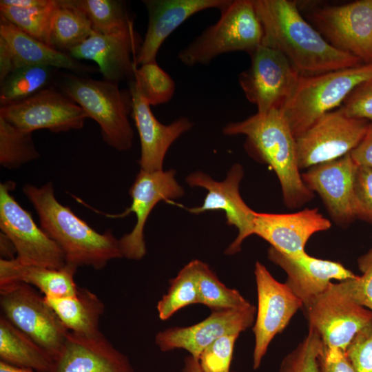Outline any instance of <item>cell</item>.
<instances>
[{
  "label": "cell",
  "instance_id": "obj_1",
  "mask_svg": "<svg viewBox=\"0 0 372 372\" xmlns=\"http://www.w3.org/2000/svg\"><path fill=\"white\" fill-rule=\"evenodd\" d=\"M262 28V45L282 54L302 76L356 67L355 56L340 51L301 15L296 2L253 0Z\"/></svg>",
  "mask_w": 372,
  "mask_h": 372
},
{
  "label": "cell",
  "instance_id": "obj_2",
  "mask_svg": "<svg viewBox=\"0 0 372 372\" xmlns=\"http://www.w3.org/2000/svg\"><path fill=\"white\" fill-rule=\"evenodd\" d=\"M23 192L36 210L41 228L63 252L66 264L100 270L109 261L123 258L118 240L112 231L97 232L61 204L52 182L41 187L26 184Z\"/></svg>",
  "mask_w": 372,
  "mask_h": 372
},
{
  "label": "cell",
  "instance_id": "obj_3",
  "mask_svg": "<svg viewBox=\"0 0 372 372\" xmlns=\"http://www.w3.org/2000/svg\"><path fill=\"white\" fill-rule=\"evenodd\" d=\"M223 132L246 136L247 152L275 172L287 207H299L313 198V192L302 180L296 138L280 109L257 112L243 121L229 123Z\"/></svg>",
  "mask_w": 372,
  "mask_h": 372
},
{
  "label": "cell",
  "instance_id": "obj_4",
  "mask_svg": "<svg viewBox=\"0 0 372 372\" xmlns=\"http://www.w3.org/2000/svg\"><path fill=\"white\" fill-rule=\"evenodd\" d=\"M54 83L58 89L77 103L99 125L103 140L118 151L132 146L134 131L128 116L132 113L130 91L112 81L59 72Z\"/></svg>",
  "mask_w": 372,
  "mask_h": 372
},
{
  "label": "cell",
  "instance_id": "obj_5",
  "mask_svg": "<svg viewBox=\"0 0 372 372\" xmlns=\"http://www.w3.org/2000/svg\"><path fill=\"white\" fill-rule=\"evenodd\" d=\"M372 78V64L300 76L289 99L280 109L295 138L320 117L340 107L361 83Z\"/></svg>",
  "mask_w": 372,
  "mask_h": 372
},
{
  "label": "cell",
  "instance_id": "obj_6",
  "mask_svg": "<svg viewBox=\"0 0 372 372\" xmlns=\"http://www.w3.org/2000/svg\"><path fill=\"white\" fill-rule=\"evenodd\" d=\"M262 28L253 0H235L220 10V17L178 55L185 65H207L216 56L234 51L249 54L262 43Z\"/></svg>",
  "mask_w": 372,
  "mask_h": 372
},
{
  "label": "cell",
  "instance_id": "obj_7",
  "mask_svg": "<svg viewBox=\"0 0 372 372\" xmlns=\"http://www.w3.org/2000/svg\"><path fill=\"white\" fill-rule=\"evenodd\" d=\"M0 306L8 320L56 359L69 331L44 296L25 283L6 284L0 285Z\"/></svg>",
  "mask_w": 372,
  "mask_h": 372
},
{
  "label": "cell",
  "instance_id": "obj_8",
  "mask_svg": "<svg viewBox=\"0 0 372 372\" xmlns=\"http://www.w3.org/2000/svg\"><path fill=\"white\" fill-rule=\"evenodd\" d=\"M15 183L0 184V228L13 243L16 259L25 265L61 269L65 257L57 244L34 221L11 194Z\"/></svg>",
  "mask_w": 372,
  "mask_h": 372
},
{
  "label": "cell",
  "instance_id": "obj_9",
  "mask_svg": "<svg viewBox=\"0 0 372 372\" xmlns=\"http://www.w3.org/2000/svg\"><path fill=\"white\" fill-rule=\"evenodd\" d=\"M304 310L309 328L318 333L324 347L343 351L372 322V312L353 301L339 282H331Z\"/></svg>",
  "mask_w": 372,
  "mask_h": 372
},
{
  "label": "cell",
  "instance_id": "obj_10",
  "mask_svg": "<svg viewBox=\"0 0 372 372\" xmlns=\"http://www.w3.org/2000/svg\"><path fill=\"white\" fill-rule=\"evenodd\" d=\"M370 121L350 117L339 109L327 113L296 138L300 169L340 158L364 137Z\"/></svg>",
  "mask_w": 372,
  "mask_h": 372
},
{
  "label": "cell",
  "instance_id": "obj_11",
  "mask_svg": "<svg viewBox=\"0 0 372 372\" xmlns=\"http://www.w3.org/2000/svg\"><path fill=\"white\" fill-rule=\"evenodd\" d=\"M250 66L238 76L247 99L257 112L281 109L293 94L300 75L280 52L260 45L249 54Z\"/></svg>",
  "mask_w": 372,
  "mask_h": 372
},
{
  "label": "cell",
  "instance_id": "obj_12",
  "mask_svg": "<svg viewBox=\"0 0 372 372\" xmlns=\"http://www.w3.org/2000/svg\"><path fill=\"white\" fill-rule=\"evenodd\" d=\"M309 19L333 47L372 64V0L319 8Z\"/></svg>",
  "mask_w": 372,
  "mask_h": 372
},
{
  "label": "cell",
  "instance_id": "obj_13",
  "mask_svg": "<svg viewBox=\"0 0 372 372\" xmlns=\"http://www.w3.org/2000/svg\"><path fill=\"white\" fill-rule=\"evenodd\" d=\"M0 116L17 128L32 133L81 130L88 116L74 101L52 86L21 101L0 107Z\"/></svg>",
  "mask_w": 372,
  "mask_h": 372
},
{
  "label": "cell",
  "instance_id": "obj_14",
  "mask_svg": "<svg viewBox=\"0 0 372 372\" xmlns=\"http://www.w3.org/2000/svg\"><path fill=\"white\" fill-rule=\"evenodd\" d=\"M254 274L258 307L253 327V368L257 369L273 338L285 329L293 315L302 307V303L285 282L277 281L258 261L255 265Z\"/></svg>",
  "mask_w": 372,
  "mask_h": 372
},
{
  "label": "cell",
  "instance_id": "obj_15",
  "mask_svg": "<svg viewBox=\"0 0 372 372\" xmlns=\"http://www.w3.org/2000/svg\"><path fill=\"white\" fill-rule=\"evenodd\" d=\"M243 176L242 165L236 163L222 181H216L200 171L189 174L185 179L190 187H200L207 191L203 205L187 209L189 212L199 214L208 211L222 210L225 214L227 224L238 229L237 237L225 251L227 255L240 251L243 241L254 235L256 212L245 203L239 192Z\"/></svg>",
  "mask_w": 372,
  "mask_h": 372
},
{
  "label": "cell",
  "instance_id": "obj_16",
  "mask_svg": "<svg viewBox=\"0 0 372 372\" xmlns=\"http://www.w3.org/2000/svg\"><path fill=\"white\" fill-rule=\"evenodd\" d=\"M174 169L147 172L140 169L129 189L131 205L121 214L124 216L134 213L136 224L132 231L119 240L123 257L141 260L146 254L143 231L152 210L162 200H171L182 197L184 189L178 184Z\"/></svg>",
  "mask_w": 372,
  "mask_h": 372
},
{
  "label": "cell",
  "instance_id": "obj_17",
  "mask_svg": "<svg viewBox=\"0 0 372 372\" xmlns=\"http://www.w3.org/2000/svg\"><path fill=\"white\" fill-rule=\"evenodd\" d=\"M256 314V308L252 304L244 309L212 311L207 318L195 324L159 331L155 343L162 351L183 349L198 360L203 351L219 338L240 334L251 327Z\"/></svg>",
  "mask_w": 372,
  "mask_h": 372
},
{
  "label": "cell",
  "instance_id": "obj_18",
  "mask_svg": "<svg viewBox=\"0 0 372 372\" xmlns=\"http://www.w3.org/2000/svg\"><path fill=\"white\" fill-rule=\"evenodd\" d=\"M142 41L134 26L109 34L95 32L68 54L76 60L96 62L104 79L118 84L134 79L136 57Z\"/></svg>",
  "mask_w": 372,
  "mask_h": 372
},
{
  "label": "cell",
  "instance_id": "obj_19",
  "mask_svg": "<svg viewBox=\"0 0 372 372\" xmlns=\"http://www.w3.org/2000/svg\"><path fill=\"white\" fill-rule=\"evenodd\" d=\"M132 96L131 116L136 127L141 143V169L147 172L163 170L165 156L171 145L193 123L180 117L169 125L160 123L145 99L134 79L129 82Z\"/></svg>",
  "mask_w": 372,
  "mask_h": 372
},
{
  "label": "cell",
  "instance_id": "obj_20",
  "mask_svg": "<svg viewBox=\"0 0 372 372\" xmlns=\"http://www.w3.org/2000/svg\"><path fill=\"white\" fill-rule=\"evenodd\" d=\"M357 167L348 154L301 174L303 182L320 195L331 217L340 225L349 224L355 218L353 185Z\"/></svg>",
  "mask_w": 372,
  "mask_h": 372
},
{
  "label": "cell",
  "instance_id": "obj_21",
  "mask_svg": "<svg viewBox=\"0 0 372 372\" xmlns=\"http://www.w3.org/2000/svg\"><path fill=\"white\" fill-rule=\"evenodd\" d=\"M331 223L318 209L293 214H256L254 234L280 253L289 257L305 254L304 247L315 233L328 230Z\"/></svg>",
  "mask_w": 372,
  "mask_h": 372
},
{
  "label": "cell",
  "instance_id": "obj_22",
  "mask_svg": "<svg viewBox=\"0 0 372 372\" xmlns=\"http://www.w3.org/2000/svg\"><path fill=\"white\" fill-rule=\"evenodd\" d=\"M268 258L286 272L285 283L301 300L303 308L323 293L331 280L341 282L357 276L341 263L316 258L307 253L292 258L270 247Z\"/></svg>",
  "mask_w": 372,
  "mask_h": 372
},
{
  "label": "cell",
  "instance_id": "obj_23",
  "mask_svg": "<svg viewBox=\"0 0 372 372\" xmlns=\"http://www.w3.org/2000/svg\"><path fill=\"white\" fill-rule=\"evenodd\" d=\"M51 372H134L123 353L101 332L84 336L69 331Z\"/></svg>",
  "mask_w": 372,
  "mask_h": 372
},
{
  "label": "cell",
  "instance_id": "obj_24",
  "mask_svg": "<svg viewBox=\"0 0 372 372\" xmlns=\"http://www.w3.org/2000/svg\"><path fill=\"white\" fill-rule=\"evenodd\" d=\"M230 0H144L148 26L136 57V64L155 61L165 40L183 22L198 12L216 8L220 11Z\"/></svg>",
  "mask_w": 372,
  "mask_h": 372
},
{
  "label": "cell",
  "instance_id": "obj_25",
  "mask_svg": "<svg viewBox=\"0 0 372 372\" xmlns=\"http://www.w3.org/2000/svg\"><path fill=\"white\" fill-rule=\"evenodd\" d=\"M0 36L11 49L15 68L35 65L76 72L97 71L95 68L83 64L70 54L52 48L28 34L1 15Z\"/></svg>",
  "mask_w": 372,
  "mask_h": 372
},
{
  "label": "cell",
  "instance_id": "obj_26",
  "mask_svg": "<svg viewBox=\"0 0 372 372\" xmlns=\"http://www.w3.org/2000/svg\"><path fill=\"white\" fill-rule=\"evenodd\" d=\"M77 267L66 264L61 269L25 265L12 260L0 259V285L22 282L37 287L46 298L74 296L79 286L74 281Z\"/></svg>",
  "mask_w": 372,
  "mask_h": 372
},
{
  "label": "cell",
  "instance_id": "obj_27",
  "mask_svg": "<svg viewBox=\"0 0 372 372\" xmlns=\"http://www.w3.org/2000/svg\"><path fill=\"white\" fill-rule=\"evenodd\" d=\"M44 298L69 331L84 336L101 332L99 324L105 305L88 289L79 287L75 295L65 298Z\"/></svg>",
  "mask_w": 372,
  "mask_h": 372
},
{
  "label": "cell",
  "instance_id": "obj_28",
  "mask_svg": "<svg viewBox=\"0 0 372 372\" xmlns=\"http://www.w3.org/2000/svg\"><path fill=\"white\" fill-rule=\"evenodd\" d=\"M57 0H1L0 15L53 48L50 33Z\"/></svg>",
  "mask_w": 372,
  "mask_h": 372
},
{
  "label": "cell",
  "instance_id": "obj_29",
  "mask_svg": "<svg viewBox=\"0 0 372 372\" xmlns=\"http://www.w3.org/2000/svg\"><path fill=\"white\" fill-rule=\"evenodd\" d=\"M0 360L39 372H51L54 363L43 348L3 316L0 318Z\"/></svg>",
  "mask_w": 372,
  "mask_h": 372
},
{
  "label": "cell",
  "instance_id": "obj_30",
  "mask_svg": "<svg viewBox=\"0 0 372 372\" xmlns=\"http://www.w3.org/2000/svg\"><path fill=\"white\" fill-rule=\"evenodd\" d=\"M94 33L89 17L74 0H57L50 33L53 48L68 54Z\"/></svg>",
  "mask_w": 372,
  "mask_h": 372
},
{
  "label": "cell",
  "instance_id": "obj_31",
  "mask_svg": "<svg viewBox=\"0 0 372 372\" xmlns=\"http://www.w3.org/2000/svg\"><path fill=\"white\" fill-rule=\"evenodd\" d=\"M54 68L28 65L16 68L0 81V104L5 106L25 100L54 83Z\"/></svg>",
  "mask_w": 372,
  "mask_h": 372
},
{
  "label": "cell",
  "instance_id": "obj_32",
  "mask_svg": "<svg viewBox=\"0 0 372 372\" xmlns=\"http://www.w3.org/2000/svg\"><path fill=\"white\" fill-rule=\"evenodd\" d=\"M195 260L198 303L211 311L239 309L251 305L238 291L223 284L207 264Z\"/></svg>",
  "mask_w": 372,
  "mask_h": 372
},
{
  "label": "cell",
  "instance_id": "obj_33",
  "mask_svg": "<svg viewBox=\"0 0 372 372\" xmlns=\"http://www.w3.org/2000/svg\"><path fill=\"white\" fill-rule=\"evenodd\" d=\"M89 17L94 31L109 34L134 26L125 2L119 0H74Z\"/></svg>",
  "mask_w": 372,
  "mask_h": 372
},
{
  "label": "cell",
  "instance_id": "obj_34",
  "mask_svg": "<svg viewBox=\"0 0 372 372\" xmlns=\"http://www.w3.org/2000/svg\"><path fill=\"white\" fill-rule=\"evenodd\" d=\"M198 303L196 260L187 264L170 280L166 294L158 302L156 309L162 320L171 318L178 310Z\"/></svg>",
  "mask_w": 372,
  "mask_h": 372
},
{
  "label": "cell",
  "instance_id": "obj_35",
  "mask_svg": "<svg viewBox=\"0 0 372 372\" xmlns=\"http://www.w3.org/2000/svg\"><path fill=\"white\" fill-rule=\"evenodd\" d=\"M32 133L21 130L0 116V164L14 169L39 158Z\"/></svg>",
  "mask_w": 372,
  "mask_h": 372
},
{
  "label": "cell",
  "instance_id": "obj_36",
  "mask_svg": "<svg viewBox=\"0 0 372 372\" xmlns=\"http://www.w3.org/2000/svg\"><path fill=\"white\" fill-rule=\"evenodd\" d=\"M134 79L149 105L167 103L174 94V81L156 61L144 63L139 68L136 66Z\"/></svg>",
  "mask_w": 372,
  "mask_h": 372
},
{
  "label": "cell",
  "instance_id": "obj_37",
  "mask_svg": "<svg viewBox=\"0 0 372 372\" xmlns=\"http://www.w3.org/2000/svg\"><path fill=\"white\" fill-rule=\"evenodd\" d=\"M323 350L320 335L309 328L304 339L283 358L279 372H320L319 358Z\"/></svg>",
  "mask_w": 372,
  "mask_h": 372
},
{
  "label": "cell",
  "instance_id": "obj_38",
  "mask_svg": "<svg viewBox=\"0 0 372 372\" xmlns=\"http://www.w3.org/2000/svg\"><path fill=\"white\" fill-rule=\"evenodd\" d=\"M358 265L362 275L339 284L353 301L372 312V248L358 258Z\"/></svg>",
  "mask_w": 372,
  "mask_h": 372
},
{
  "label": "cell",
  "instance_id": "obj_39",
  "mask_svg": "<svg viewBox=\"0 0 372 372\" xmlns=\"http://www.w3.org/2000/svg\"><path fill=\"white\" fill-rule=\"evenodd\" d=\"M239 335H223L203 351L198 359L203 372H230L234 344Z\"/></svg>",
  "mask_w": 372,
  "mask_h": 372
},
{
  "label": "cell",
  "instance_id": "obj_40",
  "mask_svg": "<svg viewBox=\"0 0 372 372\" xmlns=\"http://www.w3.org/2000/svg\"><path fill=\"white\" fill-rule=\"evenodd\" d=\"M355 218L372 223V168L358 166L353 185Z\"/></svg>",
  "mask_w": 372,
  "mask_h": 372
},
{
  "label": "cell",
  "instance_id": "obj_41",
  "mask_svg": "<svg viewBox=\"0 0 372 372\" xmlns=\"http://www.w3.org/2000/svg\"><path fill=\"white\" fill-rule=\"evenodd\" d=\"M338 109L348 116L372 122V78L358 85Z\"/></svg>",
  "mask_w": 372,
  "mask_h": 372
},
{
  "label": "cell",
  "instance_id": "obj_42",
  "mask_svg": "<svg viewBox=\"0 0 372 372\" xmlns=\"http://www.w3.org/2000/svg\"><path fill=\"white\" fill-rule=\"evenodd\" d=\"M346 354L355 372H372V322L356 334Z\"/></svg>",
  "mask_w": 372,
  "mask_h": 372
},
{
  "label": "cell",
  "instance_id": "obj_43",
  "mask_svg": "<svg viewBox=\"0 0 372 372\" xmlns=\"http://www.w3.org/2000/svg\"><path fill=\"white\" fill-rule=\"evenodd\" d=\"M319 369L320 372H355L346 351L324 347L319 358Z\"/></svg>",
  "mask_w": 372,
  "mask_h": 372
},
{
  "label": "cell",
  "instance_id": "obj_44",
  "mask_svg": "<svg viewBox=\"0 0 372 372\" xmlns=\"http://www.w3.org/2000/svg\"><path fill=\"white\" fill-rule=\"evenodd\" d=\"M349 154L357 165L372 168V122L362 141Z\"/></svg>",
  "mask_w": 372,
  "mask_h": 372
},
{
  "label": "cell",
  "instance_id": "obj_45",
  "mask_svg": "<svg viewBox=\"0 0 372 372\" xmlns=\"http://www.w3.org/2000/svg\"><path fill=\"white\" fill-rule=\"evenodd\" d=\"M15 69L14 57L7 41L0 36V81Z\"/></svg>",
  "mask_w": 372,
  "mask_h": 372
},
{
  "label": "cell",
  "instance_id": "obj_46",
  "mask_svg": "<svg viewBox=\"0 0 372 372\" xmlns=\"http://www.w3.org/2000/svg\"><path fill=\"white\" fill-rule=\"evenodd\" d=\"M0 252L1 259L12 260L16 258L14 256L17 255V251L13 243L2 232L0 234Z\"/></svg>",
  "mask_w": 372,
  "mask_h": 372
},
{
  "label": "cell",
  "instance_id": "obj_47",
  "mask_svg": "<svg viewBox=\"0 0 372 372\" xmlns=\"http://www.w3.org/2000/svg\"><path fill=\"white\" fill-rule=\"evenodd\" d=\"M183 372H203L198 360L192 355L185 358Z\"/></svg>",
  "mask_w": 372,
  "mask_h": 372
},
{
  "label": "cell",
  "instance_id": "obj_48",
  "mask_svg": "<svg viewBox=\"0 0 372 372\" xmlns=\"http://www.w3.org/2000/svg\"><path fill=\"white\" fill-rule=\"evenodd\" d=\"M0 372H39L32 369L14 366L0 361Z\"/></svg>",
  "mask_w": 372,
  "mask_h": 372
}]
</instances>
